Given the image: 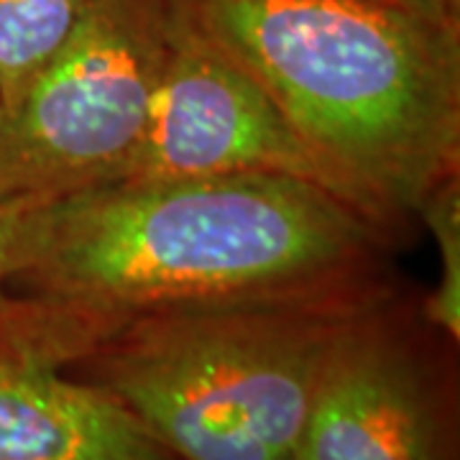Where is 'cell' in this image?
Returning a JSON list of instances; mask_svg holds the SVG:
<instances>
[{"label": "cell", "mask_w": 460, "mask_h": 460, "mask_svg": "<svg viewBox=\"0 0 460 460\" xmlns=\"http://www.w3.org/2000/svg\"><path fill=\"white\" fill-rule=\"evenodd\" d=\"M246 172L287 174L330 190L328 177L279 108L243 66L199 31L177 0L146 131L115 181Z\"/></svg>", "instance_id": "cell-7"}, {"label": "cell", "mask_w": 460, "mask_h": 460, "mask_svg": "<svg viewBox=\"0 0 460 460\" xmlns=\"http://www.w3.org/2000/svg\"><path fill=\"white\" fill-rule=\"evenodd\" d=\"M389 246L345 199L287 174L113 181L51 202L13 287L123 314L323 299L392 287Z\"/></svg>", "instance_id": "cell-1"}, {"label": "cell", "mask_w": 460, "mask_h": 460, "mask_svg": "<svg viewBox=\"0 0 460 460\" xmlns=\"http://www.w3.org/2000/svg\"><path fill=\"white\" fill-rule=\"evenodd\" d=\"M177 0H93L21 98L0 108V198L111 184L146 131Z\"/></svg>", "instance_id": "cell-4"}, {"label": "cell", "mask_w": 460, "mask_h": 460, "mask_svg": "<svg viewBox=\"0 0 460 460\" xmlns=\"http://www.w3.org/2000/svg\"><path fill=\"white\" fill-rule=\"evenodd\" d=\"M54 199L0 198V284H13L31 266L44 241Z\"/></svg>", "instance_id": "cell-10"}, {"label": "cell", "mask_w": 460, "mask_h": 460, "mask_svg": "<svg viewBox=\"0 0 460 460\" xmlns=\"http://www.w3.org/2000/svg\"><path fill=\"white\" fill-rule=\"evenodd\" d=\"M414 16L428 18L445 26H460V0H384Z\"/></svg>", "instance_id": "cell-11"}, {"label": "cell", "mask_w": 460, "mask_h": 460, "mask_svg": "<svg viewBox=\"0 0 460 460\" xmlns=\"http://www.w3.org/2000/svg\"><path fill=\"white\" fill-rule=\"evenodd\" d=\"M440 251V281L422 302V317L447 341L460 338V174L432 190L420 210Z\"/></svg>", "instance_id": "cell-9"}, {"label": "cell", "mask_w": 460, "mask_h": 460, "mask_svg": "<svg viewBox=\"0 0 460 460\" xmlns=\"http://www.w3.org/2000/svg\"><path fill=\"white\" fill-rule=\"evenodd\" d=\"M394 289L338 328L292 460H450V417Z\"/></svg>", "instance_id": "cell-6"}, {"label": "cell", "mask_w": 460, "mask_h": 460, "mask_svg": "<svg viewBox=\"0 0 460 460\" xmlns=\"http://www.w3.org/2000/svg\"><path fill=\"white\" fill-rule=\"evenodd\" d=\"M126 317L0 284V460H177L113 396L72 374Z\"/></svg>", "instance_id": "cell-5"}, {"label": "cell", "mask_w": 460, "mask_h": 460, "mask_svg": "<svg viewBox=\"0 0 460 460\" xmlns=\"http://www.w3.org/2000/svg\"><path fill=\"white\" fill-rule=\"evenodd\" d=\"M392 289L141 310L72 374L177 460H292L335 332Z\"/></svg>", "instance_id": "cell-3"}, {"label": "cell", "mask_w": 460, "mask_h": 460, "mask_svg": "<svg viewBox=\"0 0 460 460\" xmlns=\"http://www.w3.org/2000/svg\"><path fill=\"white\" fill-rule=\"evenodd\" d=\"M93 0H0V108L51 65Z\"/></svg>", "instance_id": "cell-8"}, {"label": "cell", "mask_w": 460, "mask_h": 460, "mask_svg": "<svg viewBox=\"0 0 460 460\" xmlns=\"http://www.w3.org/2000/svg\"><path fill=\"white\" fill-rule=\"evenodd\" d=\"M392 241L460 174V26L384 0H180Z\"/></svg>", "instance_id": "cell-2"}]
</instances>
